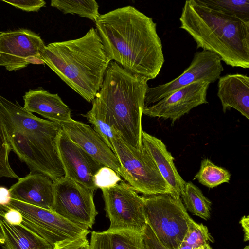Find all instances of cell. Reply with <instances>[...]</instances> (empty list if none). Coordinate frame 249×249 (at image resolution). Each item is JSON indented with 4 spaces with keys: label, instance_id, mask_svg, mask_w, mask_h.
Returning a JSON list of instances; mask_svg holds the SVG:
<instances>
[{
    "label": "cell",
    "instance_id": "484cf974",
    "mask_svg": "<svg viewBox=\"0 0 249 249\" xmlns=\"http://www.w3.org/2000/svg\"><path fill=\"white\" fill-rule=\"evenodd\" d=\"M209 7L249 21V0H201Z\"/></svg>",
    "mask_w": 249,
    "mask_h": 249
},
{
    "label": "cell",
    "instance_id": "f35d334b",
    "mask_svg": "<svg viewBox=\"0 0 249 249\" xmlns=\"http://www.w3.org/2000/svg\"><path fill=\"white\" fill-rule=\"evenodd\" d=\"M194 249H204L203 246H200L199 247H197L196 248Z\"/></svg>",
    "mask_w": 249,
    "mask_h": 249
},
{
    "label": "cell",
    "instance_id": "9c48e42d",
    "mask_svg": "<svg viewBox=\"0 0 249 249\" xmlns=\"http://www.w3.org/2000/svg\"><path fill=\"white\" fill-rule=\"evenodd\" d=\"M14 208L20 212L22 221L20 224L41 237L53 247L66 240L87 235L89 229L80 227L51 210L41 208L12 198L6 208Z\"/></svg>",
    "mask_w": 249,
    "mask_h": 249
},
{
    "label": "cell",
    "instance_id": "4dcf8cb0",
    "mask_svg": "<svg viewBox=\"0 0 249 249\" xmlns=\"http://www.w3.org/2000/svg\"><path fill=\"white\" fill-rule=\"evenodd\" d=\"M84 235L72 240H66L56 244L53 249H89V242Z\"/></svg>",
    "mask_w": 249,
    "mask_h": 249
},
{
    "label": "cell",
    "instance_id": "f546056e",
    "mask_svg": "<svg viewBox=\"0 0 249 249\" xmlns=\"http://www.w3.org/2000/svg\"><path fill=\"white\" fill-rule=\"evenodd\" d=\"M1 1L27 12H37L46 4L45 1L43 0H1Z\"/></svg>",
    "mask_w": 249,
    "mask_h": 249
},
{
    "label": "cell",
    "instance_id": "e0dca14e",
    "mask_svg": "<svg viewBox=\"0 0 249 249\" xmlns=\"http://www.w3.org/2000/svg\"><path fill=\"white\" fill-rule=\"evenodd\" d=\"M217 96L225 113L231 108L249 119V77L246 74H228L220 76Z\"/></svg>",
    "mask_w": 249,
    "mask_h": 249
},
{
    "label": "cell",
    "instance_id": "4316f807",
    "mask_svg": "<svg viewBox=\"0 0 249 249\" xmlns=\"http://www.w3.org/2000/svg\"><path fill=\"white\" fill-rule=\"evenodd\" d=\"M10 147L3 124L0 119V178L6 177L18 179V177L12 169L9 161Z\"/></svg>",
    "mask_w": 249,
    "mask_h": 249
},
{
    "label": "cell",
    "instance_id": "ab89813d",
    "mask_svg": "<svg viewBox=\"0 0 249 249\" xmlns=\"http://www.w3.org/2000/svg\"><path fill=\"white\" fill-rule=\"evenodd\" d=\"M242 249H249V245H247V246H246L244 248H243Z\"/></svg>",
    "mask_w": 249,
    "mask_h": 249
},
{
    "label": "cell",
    "instance_id": "ba28073f",
    "mask_svg": "<svg viewBox=\"0 0 249 249\" xmlns=\"http://www.w3.org/2000/svg\"><path fill=\"white\" fill-rule=\"evenodd\" d=\"M101 190L110 221L107 230H129L143 234L147 224L142 196L123 180Z\"/></svg>",
    "mask_w": 249,
    "mask_h": 249
},
{
    "label": "cell",
    "instance_id": "8992f818",
    "mask_svg": "<svg viewBox=\"0 0 249 249\" xmlns=\"http://www.w3.org/2000/svg\"><path fill=\"white\" fill-rule=\"evenodd\" d=\"M147 224L156 242L165 249H179L194 221L176 193L142 196Z\"/></svg>",
    "mask_w": 249,
    "mask_h": 249
},
{
    "label": "cell",
    "instance_id": "cb8c5ba5",
    "mask_svg": "<svg viewBox=\"0 0 249 249\" xmlns=\"http://www.w3.org/2000/svg\"><path fill=\"white\" fill-rule=\"evenodd\" d=\"M51 6L64 14H77L88 18L94 22L99 16V5L94 0H52Z\"/></svg>",
    "mask_w": 249,
    "mask_h": 249
},
{
    "label": "cell",
    "instance_id": "44dd1931",
    "mask_svg": "<svg viewBox=\"0 0 249 249\" xmlns=\"http://www.w3.org/2000/svg\"><path fill=\"white\" fill-rule=\"evenodd\" d=\"M5 242L3 249H53L46 240L21 225L7 223L0 216Z\"/></svg>",
    "mask_w": 249,
    "mask_h": 249
},
{
    "label": "cell",
    "instance_id": "8fae6325",
    "mask_svg": "<svg viewBox=\"0 0 249 249\" xmlns=\"http://www.w3.org/2000/svg\"><path fill=\"white\" fill-rule=\"evenodd\" d=\"M223 70L222 60L218 55L205 50L197 52L188 67L178 77L165 84L147 88L144 107L152 105L192 83H213L218 80Z\"/></svg>",
    "mask_w": 249,
    "mask_h": 249
},
{
    "label": "cell",
    "instance_id": "6da1fadb",
    "mask_svg": "<svg viewBox=\"0 0 249 249\" xmlns=\"http://www.w3.org/2000/svg\"><path fill=\"white\" fill-rule=\"evenodd\" d=\"M95 23L111 61L148 81L159 74L164 57L151 18L128 5L100 14Z\"/></svg>",
    "mask_w": 249,
    "mask_h": 249
},
{
    "label": "cell",
    "instance_id": "836d02e7",
    "mask_svg": "<svg viewBox=\"0 0 249 249\" xmlns=\"http://www.w3.org/2000/svg\"><path fill=\"white\" fill-rule=\"evenodd\" d=\"M243 228L244 235V241H248L249 240V216H243L239 222Z\"/></svg>",
    "mask_w": 249,
    "mask_h": 249
},
{
    "label": "cell",
    "instance_id": "d4e9b609",
    "mask_svg": "<svg viewBox=\"0 0 249 249\" xmlns=\"http://www.w3.org/2000/svg\"><path fill=\"white\" fill-rule=\"evenodd\" d=\"M91 109L82 115L93 125V129L101 137L104 142L113 152L112 143L113 138L112 128L108 124L104 109L95 101L92 102Z\"/></svg>",
    "mask_w": 249,
    "mask_h": 249
},
{
    "label": "cell",
    "instance_id": "d590c367",
    "mask_svg": "<svg viewBox=\"0 0 249 249\" xmlns=\"http://www.w3.org/2000/svg\"><path fill=\"white\" fill-rule=\"evenodd\" d=\"M5 242L4 237L2 229L0 223V244L2 245L4 244Z\"/></svg>",
    "mask_w": 249,
    "mask_h": 249
},
{
    "label": "cell",
    "instance_id": "7402d4cb",
    "mask_svg": "<svg viewBox=\"0 0 249 249\" xmlns=\"http://www.w3.org/2000/svg\"><path fill=\"white\" fill-rule=\"evenodd\" d=\"M180 197L186 210L193 214L205 220L210 218L212 202L191 181L186 182Z\"/></svg>",
    "mask_w": 249,
    "mask_h": 249
},
{
    "label": "cell",
    "instance_id": "7a4b0ae2",
    "mask_svg": "<svg viewBox=\"0 0 249 249\" xmlns=\"http://www.w3.org/2000/svg\"><path fill=\"white\" fill-rule=\"evenodd\" d=\"M0 119L13 151L30 170L55 182L65 177L57 148L60 124L41 119L0 94Z\"/></svg>",
    "mask_w": 249,
    "mask_h": 249
},
{
    "label": "cell",
    "instance_id": "f1b7e54d",
    "mask_svg": "<svg viewBox=\"0 0 249 249\" xmlns=\"http://www.w3.org/2000/svg\"><path fill=\"white\" fill-rule=\"evenodd\" d=\"M93 179L96 188L101 189L112 187L122 180L114 170L104 166L98 170Z\"/></svg>",
    "mask_w": 249,
    "mask_h": 249
},
{
    "label": "cell",
    "instance_id": "ffe728a7",
    "mask_svg": "<svg viewBox=\"0 0 249 249\" xmlns=\"http://www.w3.org/2000/svg\"><path fill=\"white\" fill-rule=\"evenodd\" d=\"M89 249H151L142 234L129 230L91 232Z\"/></svg>",
    "mask_w": 249,
    "mask_h": 249
},
{
    "label": "cell",
    "instance_id": "d6986e66",
    "mask_svg": "<svg viewBox=\"0 0 249 249\" xmlns=\"http://www.w3.org/2000/svg\"><path fill=\"white\" fill-rule=\"evenodd\" d=\"M142 141L163 178L174 192L180 196L186 182L178 172L174 158L165 144L160 139L143 130L142 132Z\"/></svg>",
    "mask_w": 249,
    "mask_h": 249
},
{
    "label": "cell",
    "instance_id": "30bf717a",
    "mask_svg": "<svg viewBox=\"0 0 249 249\" xmlns=\"http://www.w3.org/2000/svg\"><path fill=\"white\" fill-rule=\"evenodd\" d=\"M94 192L65 176L54 182L51 211L80 227L92 228L98 214Z\"/></svg>",
    "mask_w": 249,
    "mask_h": 249
},
{
    "label": "cell",
    "instance_id": "ac0fdd59",
    "mask_svg": "<svg viewBox=\"0 0 249 249\" xmlns=\"http://www.w3.org/2000/svg\"><path fill=\"white\" fill-rule=\"evenodd\" d=\"M23 107L36 113L47 120L60 124L71 120V110L58 94L43 89L30 90L23 96Z\"/></svg>",
    "mask_w": 249,
    "mask_h": 249
},
{
    "label": "cell",
    "instance_id": "83f0119b",
    "mask_svg": "<svg viewBox=\"0 0 249 249\" xmlns=\"http://www.w3.org/2000/svg\"><path fill=\"white\" fill-rule=\"evenodd\" d=\"M208 242L213 243L214 239L209 232L207 226L193 221L183 242L190 245L194 249L203 246Z\"/></svg>",
    "mask_w": 249,
    "mask_h": 249
},
{
    "label": "cell",
    "instance_id": "277c9868",
    "mask_svg": "<svg viewBox=\"0 0 249 249\" xmlns=\"http://www.w3.org/2000/svg\"><path fill=\"white\" fill-rule=\"evenodd\" d=\"M40 58L67 85L92 102L111 61L96 29L81 37L47 44Z\"/></svg>",
    "mask_w": 249,
    "mask_h": 249
},
{
    "label": "cell",
    "instance_id": "2e32d148",
    "mask_svg": "<svg viewBox=\"0 0 249 249\" xmlns=\"http://www.w3.org/2000/svg\"><path fill=\"white\" fill-rule=\"evenodd\" d=\"M54 182L48 176L30 173L9 188L11 197L29 204L51 210Z\"/></svg>",
    "mask_w": 249,
    "mask_h": 249
},
{
    "label": "cell",
    "instance_id": "d6a6232c",
    "mask_svg": "<svg viewBox=\"0 0 249 249\" xmlns=\"http://www.w3.org/2000/svg\"><path fill=\"white\" fill-rule=\"evenodd\" d=\"M11 199L9 190L4 187L0 186V210L8 205Z\"/></svg>",
    "mask_w": 249,
    "mask_h": 249
},
{
    "label": "cell",
    "instance_id": "3957f363",
    "mask_svg": "<svg viewBox=\"0 0 249 249\" xmlns=\"http://www.w3.org/2000/svg\"><path fill=\"white\" fill-rule=\"evenodd\" d=\"M180 28L186 31L197 48L218 55L232 67L249 68V21L213 9L201 0L185 2Z\"/></svg>",
    "mask_w": 249,
    "mask_h": 249
},
{
    "label": "cell",
    "instance_id": "7c38bea8",
    "mask_svg": "<svg viewBox=\"0 0 249 249\" xmlns=\"http://www.w3.org/2000/svg\"><path fill=\"white\" fill-rule=\"evenodd\" d=\"M45 45L40 36L27 29L0 33V66L17 71L30 64H45L40 55Z\"/></svg>",
    "mask_w": 249,
    "mask_h": 249
},
{
    "label": "cell",
    "instance_id": "5bb4252c",
    "mask_svg": "<svg viewBox=\"0 0 249 249\" xmlns=\"http://www.w3.org/2000/svg\"><path fill=\"white\" fill-rule=\"evenodd\" d=\"M57 148L65 176L94 192V176L104 166L60 131Z\"/></svg>",
    "mask_w": 249,
    "mask_h": 249
},
{
    "label": "cell",
    "instance_id": "9a60e30c",
    "mask_svg": "<svg viewBox=\"0 0 249 249\" xmlns=\"http://www.w3.org/2000/svg\"><path fill=\"white\" fill-rule=\"evenodd\" d=\"M60 124L72 142L102 165L112 169L123 177V170L116 156L92 127L73 119Z\"/></svg>",
    "mask_w": 249,
    "mask_h": 249
},
{
    "label": "cell",
    "instance_id": "1f68e13d",
    "mask_svg": "<svg viewBox=\"0 0 249 249\" xmlns=\"http://www.w3.org/2000/svg\"><path fill=\"white\" fill-rule=\"evenodd\" d=\"M0 216L9 224L14 225H20L22 221V216L19 211L14 208H6L0 211Z\"/></svg>",
    "mask_w": 249,
    "mask_h": 249
},
{
    "label": "cell",
    "instance_id": "52a82bcc",
    "mask_svg": "<svg viewBox=\"0 0 249 249\" xmlns=\"http://www.w3.org/2000/svg\"><path fill=\"white\" fill-rule=\"evenodd\" d=\"M112 143L124 172L123 178L134 190L145 196L175 193L164 179L147 149H136L112 128Z\"/></svg>",
    "mask_w": 249,
    "mask_h": 249
},
{
    "label": "cell",
    "instance_id": "5b68a950",
    "mask_svg": "<svg viewBox=\"0 0 249 249\" xmlns=\"http://www.w3.org/2000/svg\"><path fill=\"white\" fill-rule=\"evenodd\" d=\"M147 81L111 61L93 100L104 109L110 126L138 149L142 145V118Z\"/></svg>",
    "mask_w": 249,
    "mask_h": 249
},
{
    "label": "cell",
    "instance_id": "603a6c76",
    "mask_svg": "<svg viewBox=\"0 0 249 249\" xmlns=\"http://www.w3.org/2000/svg\"><path fill=\"white\" fill-rule=\"evenodd\" d=\"M231 177L227 170L216 165L205 158L201 160L200 169L193 180L197 179L202 185L212 189L224 183H229Z\"/></svg>",
    "mask_w": 249,
    "mask_h": 249
},
{
    "label": "cell",
    "instance_id": "4fadbf2b",
    "mask_svg": "<svg viewBox=\"0 0 249 249\" xmlns=\"http://www.w3.org/2000/svg\"><path fill=\"white\" fill-rule=\"evenodd\" d=\"M210 83L197 82L184 87L159 101L144 107L142 114L169 119L173 123L193 108L208 103L207 94Z\"/></svg>",
    "mask_w": 249,
    "mask_h": 249
},
{
    "label": "cell",
    "instance_id": "8d00e7d4",
    "mask_svg": "<svg viewBox=\"0 0 249 249\" xmlns=\"http://www.w3.org/2000/svg\"><path fill=\"white\" fill-rule=\"evenodd\" d=\"M179 249H193V248L190 245L182 242Z\"/></svg>",
    "mask_w": 249,
    "mask_h": 249
},
{
    "label": "cell",
    "instance_id": "74e56055",
    "mask_svg": "<svg viewBox=\"0 0 249 249\" xmlns=\"http://www.w3.org/2000/svg\"><path fill=\"white\" fill-rule=\"evenodd\" d=\"M203 246L204 249H213L208 243L205 244Z\"/></svg>",
    "mask_w": 249,
    "mask_h": 249
},
{
    "label": "cell",
    "instance_id": "e575fe53",
    "mask_svg": "<svg viewBox=\"0 0 249 249\" xmlns=\"http://www.w3.org/2000/svg\"><path fill=\"white\" fill-rule=\"evenodd\" d=\"M149 246L151 249H165L161 247L156 241L151 242L150 243Z\"/></svg>",
    "mask_w": 249,
    "mask_h": 249
}]
</instances>
